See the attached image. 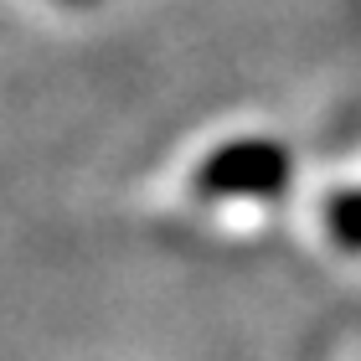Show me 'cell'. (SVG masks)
Instances as JSON below:
<instances>
[{
  "label": "cell",
  "instance_id": "cell-1",
  "mask_svg": "<svg viewBox=\"0 0 361 361\" xmlns=\"http://www.w3.org/2000/svg\"><path fill=\"white\" fill-rule=\"evenodd\" d=\"M289 186V150L274 140H233L196 171L207 196H279Z\"/></svg>",
  "mask_w": 361,
  "mask_h": 361
},
{
  "label": "cell",
  "instance_id": "cell-2",
  "mask_svg": "<svg viewBox=\"0 0 361 361\" xmlns=\"http://www.w3.org/2000/svg\"><path fill=\"white\" fill-rule=\"evenodd\" d=\"M325 227H331V238L341 243V248L361 253V191L331 196V207H325Z\"/></svg>",
  "mask_w": 361,
  "mask_h": 361
},
{
  "label": "cell",
  "instance_id": "cell-3",
  "mask_svg": "<svg viewBox=\"0 0 361 361\" xmlns=\"http://www.w3.org/2000/svg\"><path fill=\"white\" fill-rule=\"evenodd\" d=\"M68 6H88V0H68Z\"/></svg>",
  "mask_w": 361,
  "mask_h": 361
}]
</instances>
